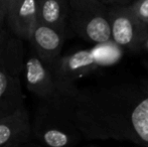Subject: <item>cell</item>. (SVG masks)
<instances>
[{
    "label": "cell",
    "mask_w": 148,
    "mask_h": 147,
    "mask_svg": "<svg viewBox=\"0 0 148 147\" xmlns=\"http://www.w3.org/2000/svg\"><path fill=\"white\" fill-rule=\"evenodd\" d=\"M60 96L83 137L148 146V89L142 83L77 89Z\"/></svg>",
    "instance_id": "1"
},
{
    "label": "cell",
    "mask_w": 148,
    "mask_h": 147,
    "mask_svg": "<svg viewBox=\"0 0 148 147\" xmlns=\"http://www.w3.org/2000/svg\"><path fill=\"white\" fill-rule=\"evenodd\" d=\"M122 57V49L113 41L98 43L91 49H81L66 55H60L51 66L53 79L60 95L77 91L76 81L102 67L116 64Z\"/></svg>",
    "instance_id": "2"
},
{
    "label": "cell",
    "mask_w": 148,
    "mask_h": 147,
    "mask_svg": "<svg viewBox=\"0 0 148 147\" xmlns=\"http://www.w3.org/2000/svg\"><path fill=\"white\" fill-rule=\"evenodd\" d=\"M31 123L32 137L49 147L73 145L80 140L81 133L70 116L62 97L40 100Z\"/></svg>",
    "instance_id": "3"
},
{
    "label": "cell",
    "mask_w": 148,
    "mask_h": 147,
    "mask_svg": "<svg viewBox=\"0 0 148 147\" xmlns=\"http://www.w3.org/2000/svg\"><path fill=\"white\" fill-rule=\"evenodd\" d=\"M69 27L84 40L105 43L112 40L109 6L100 0H69Z\"/></svg>",
    "instance_id": "4"
},
{
    "label": "cell",
    "mask_w": 148,
    "mask_h": 147,
    "mask_svg": "<svg viewBox=\"0 0 148 147\" xmlns=\"http://www.w3.org/2000/svg\"><path fill=\"white\" fill-rule=\"evenodd\" d=\"M24 59L25 49L20 38L0 55V118L25 105L20 81Z\"/></svg>",
    "instance_id": "5"
},
{
    "label": "cell",
    "mask_w": 148,
    "mask_h": 147,
    "mask_svg": "<svg viewBox=\"0 0 148 147\" xmlns=\"http://www.w3.org/2000/svg\"><path fill=\"white\" fill-rule=\"evenodd\" d=\"M111 38L122 49L138 53L148 38V24L140 19L129 5L109 6Z\"/></svg>",
    "instance_id": "6"
},
{
    "label": "cell",
    "mask_w": 148,
    "mask_h": 147,
    "mask_svg": "<svg viewBox=\"0 0 148 147\" xmlns=\"http://www.w3.org/2000/svg\"><path fill=\"white\" fill-rule=\"evenodd\" d=\"M22 73L27 90L39 100H51L60 95L49 67L34 51L24 59Z\"/></svg>",
    "instance_id": "7"
},
{
    "label": "cell",
    "mask_w": 148,
    "mask_h": 147,
    "mask_svg": "<svg viewBox=\"0 0 148 147\" xmlns=\"http://www.w3.org/2000/svg\"><path fill=\"white\" fill-rule=\"evenodd\" d=\"M66 37L64 32L37 21L27 41L37 57L45 65L51 66L62 53Z\"/></svg>",
    "instance_id": "8"
},
{
    "label": "cell",
    "mask_w": 148,
    "mask_h": 147,
    "mask_svg": "<svg viewBox=\"0 0 148 147\" xmlns=\"http://www.w3.org/2000/svg\"><path fill=\"white\" fill-rule=\"evenodd\" d=\"M32 139L31 123L25 105L0 118V147L24 145Z\"/></svg>",
    "instance_id": "9"
},
{
    "label": "cell",
    "mask_w": 148,
    "mask_h": 147,
    "mask_svg": "<svg viewBox=\"0 0 148 147\" xmlns=\"http://www.w3.org/2000/svg\"><path fill=\"white\" fill-rule=\"evenodd\" d=\"M36 22V0H20L5 19L12 34L22 40H28Z\"/></svg>",
    "instance_id": "10"
},
{
    "label": "cell",
    "mask_w": 148,
    "mask_h": 147,
    "mask_svg": "<svg viewBox=\"0 0 148 147\" xmlns=\"http://www.w3.org/2000/svg\"><path fill=\"white\" fill-rule=\"evenodd\" d=\"M37 21L66 34L69 28V0H36Z\"/></svg>",
    "instance_id": "11"
},
{
    "label": "cell",
    "mask_w": 148,
    "mask_h": 147,
    "mask_svg": "<svg viewBox=\"0 0 148 147\" xmlns=\"http://www.w3.org/2000/svg\"><path fill=\"white\" fill-rule=\"evenodd\" d=\"M129 6L142 21L148 24V0H133Z\"/></svg>",
    "instance_id": "12"
},
{
    "label": "cell",
    "mask_w": 148,
    "mask_h": 147,
    "mask_svg": "<svg viewBox=\"0 0 148 147\" xmlns=\"http://www.w3.org/2000/svg\"><path fill=\"white\" fill-rule=\"evenodd\" d=\"M18 39L14 34H9L3 25H0V55L5 53Z\"/></svg>",
    "instance_id": "13"
},
{
    "label": "cell",
    "mask_w": 148,
    "mask_h": 147,
    "mask_svg": "<svg viewBox=\"0 0 148 147\" xmlns=\"http://www.w3.org/2000/svg\"><path fill=\"white\" fill-rule=\"evenodd\" d=\"M8 6H9V0H0V25H5Z\"/></svg>",
    "instance_id": "14"
},
{
    "label": "cell",
    "mask_w": 148,
    "mask_h": 147,
    "mask_svg": "<svg viewBox=\"0 0 148 147\" xmlns=\"http://www.w3.org/2000/svg\"><path fill=\"white\" fill-rule=\"evenodd\" d=\"M107 6H118V5H129L133 0H100Z\"/></svg>",
    "instance_id": "15"
},
{
    "label": "cell",
    "mask_w": 148,
    "mask_h": 147,
    "mask_svg": "<svg viewBox=\"0 0 148 147\" xmlns=\"http://www.w3.org/2000/svg\"><path fill=\"white\" fill-rule=\"evenodd\" d=\"M19 2H20V0H9V6H8L7 14L9 13V12L11 11V10L13 9V8L15 7L18 3H19ZM6 16H7V15H6Z\"/></svg>",
    "instance_id": "16"
},
{
    "label": "cell",
    "mask_w": 148,
    "mask_h": 147,
    "mask_svg": "<svg viewBox=\"0 0 148 147\" xmlns=\"http://www.w3.org/2000/svg\"><path fill=\"white\" fill-rule=\"evenodd\" d=\"M142 84L144 85L145 87L148 89V80H145V81H142Z\"/></svg>",
    "instance_id": "17"
},
{
    "label": "cell",
    "mask_w": 148,
    "mask_h": 147,
    "mask_svg": "<svg viewBox=\"0 0 148 147\" xmlns=\"http://www.w3.org/2000/svg\"><path fill=\"white\" fill-rule=\"evenodd\" d=\"M143 49H148V38H147L146 42H145V44H144V47H143Z\"/></svg>",
    "instance_id": "18"
}]
</instances>
